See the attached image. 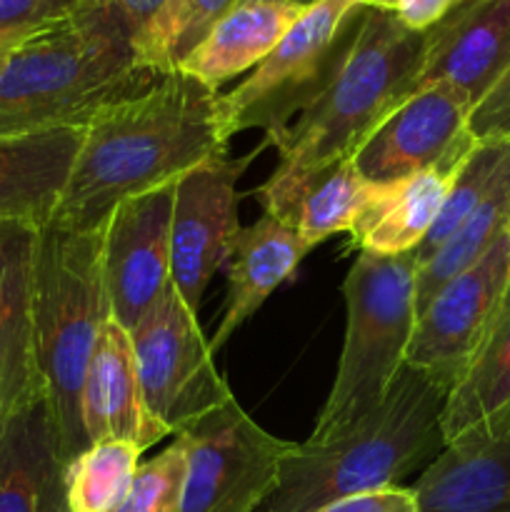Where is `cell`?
I'll use <instances>...</instances> for the list:
<instances>
[{"label": "cell", "mask_w": 510, "mask_h": 512, "mask_svg": "<svg viewBox=\"0 0 510 512\" xmlns=\"http://www.w3.org/2000/svg\"><path fill=\"white\" fill-rule=\"evenodd\" d=\"M223 93L185 73L100 110L85 125L68 185L50 223L100 228L120 203L173 185L228 153Z\"/></svg>", "instance_id": "6da1fadb"}, {"label": "cell", "mask_w": 510, "mask_h": 512, "mask_svg": "<svg viewBox=\"0 0 510 512\" xmlns=\"http://www.w3.org/2000/svg\"><path fill=\"white\" fill-rule=\"evenodd\" d=\"M423 53L425 33L400 23L390 8H363L318 93L298 118L265 133L260 148L275 145L280 158L255 190L265 213L293 225L305 190L330 168L355 158L378 125L415 93Z\"/></svg>", "instance_id": "7a4b0ae2"}, {"label": "cell", "mask_w": 510, "mask_h": 512, "mask_svg": "<svg viewBox=\"0 0 510 512\" xmlns=\"http://www.w3.org/2000/svg\"><path fill=\"white\" fill-rule=\"evenodd\" d=\"M445 395L433 378L403 365L378 410L323 440L293 443L268 512H315L420 475L448 445L440 425Z\"/></svg>", "instance_id": "3957f363"}, {"label": "cell", "mask_w": 510, "mask_h": 512, "mask_svg": "<svg viewBox=\"0 0 510 512\" xmlns=\"http://www.w3.org/2000/svg\"><path fill=\"white\" fill-rule=\"evenodd\" d=\"M160 75L78 0L73 13L25 35L0 70V138L88 125L108 105L145 93Z\"/></svg>", "instance_id": "277c9868"}, {"label": "cell", "mask_w": 510, "mask_h": 512, "mask_svg": "<svg viewBox=\"0 0 510 512\" xmlns=\"http://www.w3.org/2000/svg\"><path fill=\"white\" fill-rule=\"evenodd\" d=\"M35 360L63 463L90 448L83 428V385L110 320L103 273V225L38 228L35 248Z\"/></svg>", "instance_id": "5b68a950"}, {"label": "cell", "mask_w": 510, "mask_h": 512, "mask_svg": "<svg viewBox=\"0 0 510 512\" xmlns=\"http://www.w3.org/2000/svg\"><path fill=\"white\" fill-rule=\"evenodd\" d=\"M415 278L413 253H358L343 280L345 340L338 370L308 440L345 430L385 403L405 365L418 320Z\"/></svg>", "instance_id": "8992f818"}, {"label": "cell", "mask_w": 510, "mask_h": 512, "mask_svg": "<svg viewBox=\"0 0 510 512\" xmlns=\"http://www.w3.org/2000/svg\"><path fill=\"white\" fill-rule=\"evenodd\" d=\"M358 10H363L360 0L310 3L268 58L255 65L253 73L233 90L223 93L228 138L248 128L270 133L288 125L328 80L340 53H335V43Z\"/></svg>", "instance_id": "52a82bcc"}, {"label": "cell", "mask_w": 510, "mask_h": 512, "mask_svg": "<svg viewBox=\"0 0 510 512\" xmlns=\"http://www.w3.org/2000/svg\"><path fill=\"white\" fill-rule=\"evenodd\" d=\"M140 385L150 413L173 435L235 398L215 368V355L173 283L130 330Z\"/></svg>", "instance_id": "ba28073f"}, {"label": "cell", "mask_w": 510, "mask_h": 512, "mask_svg": "<svg viewBox=\"0 0 510 512\" xmlns=\"http://www.w3.org/2000/svg\"><path fill=\"white\" fill-rule=\"evenodd\" d=\"M188 443L180 512H255L268 503L293 443L260 428L235 398L180 430Z\"/></svg>", "instance_id": "9c48e42d"}, {"label": "cell", "mask_w": 510, "mask_h": 512, "mask_svg": "<svg viewBox=\"0 0 510 512\" xmlns=\"http://www.w3.org/2000/svg\"><path fill=\"white\" fill-rule=\"evenodd\" d=\"M510 290V228L475 265L455 275L415 320L405 365L450 390L493 328Z\"/></svg>", "instance_id": "30bf717a"}, {"label": "cell", "mask_w": 510, "mask_h": 512, "mask_svg": "<svg viewBox=\"0 0 510 512\" xmlns=\"http://www.w3.org/2000/svg\"><path fill=\"white\" fill-rule=\"evenodd\" d=\"M263 148L243 158L228 155L198 165L175 183L170 218V280L198 313L210 278L228 263L238 235V178Z\"/></svg>", "instance_id": "8fae6325"}, {"label": "cell", "mask_w": 510, "mask_h": 512, "mask_svg": "<svg viewBox=\"0 0 510 512\" xmlns=\"http://www.w3.org/2000/svg\"><path fill=\"white\" fill-rule=\"evenodd\" d=\"M473 105L445 83L423 85L395 108L363 148L355 165L365 180L390 185L425 170H455L478 145L470 133Z\"/></svg>", "instance_id": "7c38bea8"}, {"label": "cell", "mask_w": 510, "mask_h": 512, "mask_svg": "<svg viewBox=\"0 0 510 512\" xmlns=\"http://www.w3.org/2000/svg\"><path fill=\"white\" fill-rule=\"evenodd\" d=\"M175 183L120 203L103 223V273L110 318L133 330L163 298L170 280Z\"/></svg>", "instance_id": "4fadbf2b"}, {"label": "cell", "mask_w": 510, "mask_h": 512, "mask_svg": "<svg viewBox=\"0 0 510 512\" xmlns=\"http://www.w3.org/2000/svg\"><path fill=\"white\" fill-rule=\"evenodd\" d=\"M508 70L510 0H463L425 33L418 88L445 83L475 110Z\"/></svg>", "instance_id": "5bb4252c"}, {"label": "cell", "mask_w": 510, "mask_h": 512, "mask_svg": "<svg viewBox=\"0 0 510 512\" xmlns=\"http://www.w3.org/2000/svg\"><path fill=\"white\" fill-rule=\"evenodd\" d=\"M35 248V225L0 223V420L45 400L35 360Z\"/></svg>", "instance_id": "9a60e30c"}, {"label": "cell", "mask_w": 510, "mask_h": 512, "mask_svg": "<svg viewBox=\"0 0 510 512\" xmlns=\"http://www.w3.org/2000/svg\"><path fill=\"white\" fill-rule=\"evenodd\" d=\"M83 428L90 445L105 440H128L143 453L173 435L168 425L150 413L130 333L113 318L100 333L85 375Z\"/></svg>", "instance_id": "2e32d148"}, {"label": "cell", "mask_w": 510, "mask_h": 512, "mask_svg": "<svg viewBox=\"0 0 510 512\" xmlns=\"http://www.w3.org/2000/svg\"><path fill=\"white\" fill-rule=\"evenodd\" d=\"M85 125L0 138V223L43 228L68 185Z\"/></svg>", "instance_id": "e0dca14e"}, {"label": "cell", "mask_w": 510, "mask_h": 512, "mask_svg": "<svg viewBox=\"0 0 510 512\" xmlns=\"http://www.w3.org/2000/svg\"><path fill=\"white\" fill-rule=\"evenodd\" d=\"M310 253L295 225L265 213L248 228H240L225 263L228 293L218 330L208 340L213 355L248 318H253L270 293L293 280L300 263Z\"/></svg>", "instance_id": "ac0fdd59"}, {"label": "cell", "mask_w": 510, "mask_h": 512, "mask_svg": "<svg viewBox=\"0 0 510 512\" xmlns=\"http://www.w3.org/2000/svg\"><path fill=\"white\" fill-rule=\"evenodd\" d=\"M413 490L418 512H510V430L445 445Z\"/></svg>", "instance_id": "d6986e66"}, {"label": "cell", "mask_w": 510, "mask_h": 512, "mask_svg": "<svg viewBox=\"0 0 510 512\" xmlns=\"http://www.w3.org/2000/svg\"><path fill=\"white\" fill-rule=\"evenodd\" d=\"M0 512H70L45 400L0 420Z\"/></svg>", "instance_id": "ffe728a7"}, {"label": "cell", "mask_w": 510, "mask_h": 512, "mask_svg": "<svg viewBox=\"0 0 510 512\" xmlns=\"http://www.w3.org/2000/svg\"><path fill=\"white\" fill-rule=\"evenodd\" d=\"M305 8L308 5L300 0H235L203 43L180 63L178 73L220 90L223 83L263 63Z\"/></svg>", "instance_id": "44dd1931"}, {"label": "cell", "mask_w": 510, "mask_h": 512, "mask_svg": "<svg viewBox=\"0 0 510 512\" xmlns=\"http://www.w3.org/2000/svg\"><path fill=\"white\" fill-rule=\"evenodd\" d=\"M440 425L448 445L510 430V290L475 358L445 395Z\"/></svg>", "instance_id": "7402d4cb"}, {"label": "cell", "mask_w": 510, "mask_h": 512, "mask_svg": "<svg viewBox=\"0 0 510 512\" xmlns=\"http://www.w3.org/2000/svg\"><path fill=\"white\" fill-rule=\"evenodd\" d=\"M458 168L425 170L398 183L380 185L375 198L350 230L353 235L350 240L358 253L360 250L373 255L415 253L433 228Z\"/></svg>", "instance_id": "603a6c76"}, {"label": "cell", "mask_w": 510, "mask_h": 512, "mask_svg": "<svg viewBox=\"0 0 510 512\" xmlns=\"http://www.w3.org/2000/svg\"><path fill=\"white\" fill-rule=\"evenodd\" d=\"M510 220V150L500 163L483 203L473 210L468 220L430 255L425 263L418 265V278H415V308L420 310L430 303L435 293L445 283L478 263L495 240L503 235Z\"/></svg>", "instance_id": "cb8c5ba5"}, {"label": "cell", "mask_w": 510, "mask_h": 512, "mask_svg": "<svg viewBox=\"0 0 510 512\" xmlns=\"http://www.w3.org/2000/svg\"><path fill=\"white\" fill-rule=\"evenodd\" d=\"M235 0H165L133 40L135 63L155 75H168L203 43Z\"/></svg>", "instance_id": "d4e9b609"}, {"label": "cell", "mask_w": 510, "mask_h": 512, "mask_svg": "<svg viewBox=\"0 0 510 512\" xmlns=\"http://www.w3.org/2000/svg\"><path fill=\"white\" fill-rule=\"evenodd\" d=\"M380 185L363 178L355 160H343L320 175L300 200L293 225L310 250L335 233H350Z\"/></svg>", "instance_id": "484cf974"}, {"label": "cell", "mask_w": 510, "mask_h": 512, "mask_svg": "<svg viewBox=\"0 0 510 512\" xmlns=\"http://www.w3.org/2000/svg\"><path fill=\"white\" fill-rule=\"evenodd\" d=\"M143 450L128 440L93 443L65 465L70 512H113L128 495Z\"/></svg>", "instance_id": "4316f807"}, {"label": "cell", "mask_w": 510, "mask_h": 512, "mask_svg": "<svg viewBox=\"0 0 510 512\" xmlns=\"http://www.w3.org/2000/svg\"><path fill=\"white\" fill-rule=\"evenodd\" d=\"M508 150L510 140H478V145L470 150V155L460 163L458 173L450 180L448 195H445L443 208H440L433 228L413 253L415 263H425L483 203L485 193H488L490 183H493Z\"/></svg>", "instance_id": "83f0119b"}, {"label": "cell", "mask_w": 510, "mask_h": 512, "mask_svg": "<svg viewBox=\"0 0 510 512\" xmlns=\"http://www.w3.org/2000/svg\"><path fill=\"white\" fill-rule=\"evenodd\" d=\"M185 475L188 443L183 435H173L168 448L138 465L128 495L113 512H180Z\"/></svg>", "instance_id": "f1b7e54d"}, {"label": "cell", "mask_w": 510, "mask_h": 512, "mask_svg": "<svg viewBox=\"0 0 510 512\" xmlns=\"http://www.w3.org/2000/svg\"><path fill=\"white\" fill-rule=\"evenodd\" d=\"M78 0H0V40H20L73 13Z\"/></svg>", "instance_id": "f546056e"}, {"label": "cell", "mask_w": 510, "mask_h": 512, "mask_svg": "<svg viewBox=\"0 0 510 512\" xmlns=\"http://www.w3.org/2000/svg\"><path fill=\"white\" fill-rule=\"evenodd\" d=\"M475 140H510V70L470 115Z\"/></svg>", "instance_id": "4dcf8cb0"}, {"label": "cell", "mask_w": 510, "mask_h": 512, "mask_svg": "<svg viewBox=\"0 0 510 512\" xmlns=\"http://www.w3.org/2000/svg\"><path fill=\"white\" fill-rule=\"evenodd\" d=\"M315 512H418V498H415L413 488L393 485V488L333 500Z\"/></svg>", "instance_id": "1f68e13d"}, {"label": "cell", "mask_w": 510, "mask_h": 512, "mask_svg": "<svg viewBox=\"0 0 510 512\" xmlns=\"http://www.w3.org/2000/svg\"><path fill=\"white\" fill-rule=\"evenodd\" d=\"M463 0H390V10L415 33H428L430 28L448 18Z\"/></svg>", "instance_id": "d6a6232c"}, {"label": "cell", "mask_w": 510, "mask_h": 512, "mask_svg": "<svg viewBox=\"0 0 510 512\" xmlns=\"http://www.w3.org/2000/svg\"><path fill=\"white\" fill-rule=\"evenodd\" d=\"M20 40H23V38H20ZM20 40H0V70H3L5 60L10 58V53H13V48L20 43Z\"/></svg>", "instance_id": "836d02e7"}, {"label": "cell", "mask_w": 510, "mask_h": 512, "mask_svg": "<svg viewBox=\"0 0 510 512\" xmlns=\"http://www.w3.org/2000/svg\"><path fill=\"white\" fill-rule=\"evenodd\" d=\"M363 8H370V5H380V8H390V0H360Z\"/></svg>", "instance_id": "e575fe53"}, {"label": "cell", "mask_w": 510, "mask_h": 512, "mask_svg": "<svg viewBox=\"0 0 510 512\" xmlns=\"http://www.w3.org/2000/svg\"><path fill=\"white\" fill-rule=\"evenodd\" d=\"M300 3H305V5H310V3H315V0H300Z\"/></svg>", "instance_id": "d590c367"}, {"label": "cell", "mask_w": 510, "mask_h": 512, "mask_svg": "<svg viewBox=\"0 0 510 512\" xmlns=\"http://www.w3.org/2000/svg\"><path fill=\"white\" fill-rule=\"evenodd\" d=\"M508 228H510V220H508Z\"/></svg>", "instance_id": "8d00e7d4"}, {"label": "cell", "mask_w": 510, "mask_h": 512, "mask_svg": "<svg viewBox=\"0 0 510 512\" xmlns=\"http://www.w3.org/2000/svg\"><path fill=\"white\" fill-rule=\"evenodd\" d=\"M265 512H268V510H265Z\"/></svg>", "instance_id": "74e56055"}]
</instances>
